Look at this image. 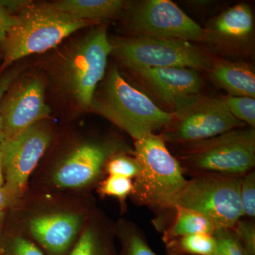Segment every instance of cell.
<instances>
[{"instance_id": "26", "label": "cell", "mask_w": 255, "mask_h": 255, "mask_svg": "<svg viewBox=\"0 0 255 255\" xmlns=\"http://www.w3.org/2000/svg\"><path fill=\"white\" fill-rule=\"evenodd\" d=\"M243 216L248 219H255V172L252 170L241 178L240 187Z\"/></svg>"}, {"instance_id": "15", "label": "cell", "mask_w": 255, "mask_h": 255, "mask_svg": "<svg viewBox=\"0 0 255 255\" xmlns=\"http://www.w3.org/2000/svg\"><path fill=\"white\" fill-rule=\"evenodd\" d=\"M81 224V217L75 213H51L30 220L28 229L33 237L47 250L61 254L71 246Z\"/></svg>"}, {"instance_id": "10", "label": "cell", "mask_w": 255, "mask_h": 255, "mask_svg": "<svg viewBox=\"0 0 255 255\" xmlns=\"http://www.w3.org/2000/svg\"><path fill=\"white\" fill-rule=\"evenodd\" d=\"M43 80L36 75L18 77L0 100L4 140L17 136L28 128L49 117Z\"/></svg>"}, {"instance_id": "4", "label": "cell", "mask_w": 255, "mask_h": 255, "mask_svg": "<svg viewBox=\"0 0 255 255\" xmlns=\"http://www.w3.org/2000/svg\"><path fill=\"white\" fill-rule=\"evenodd\" d=\"M176 157L191 176L219 174L242 176L254 169L255 129L240 128L221 135L182 145Z\"/></svg>"}, {"instance_id": "11", "label": "cell", "mask_w": 255, "mask_h": 255, "mask_svg": "<svg viewBox=\"0 0 255 255\" xmlns=\"http://www.w3.org/2000/svg\"><path fill=\"white\" fill-rule=\"evenodd\" d=\"M129 26L136 36L201 41L203 28L173 1L147 0L130 10Z\"/></svg>"}, {"instance_id": "3", "label": "cell", "mask_w": 255, "mask_h": 255, "mask_svg": "<svg viewBox=\"0 0 255 255\" xmlns=\"http://www.w3.org/2000/svg\"><path fill=\"white\" fill-rule=\"evenodd\" d=\"M94 112L115 124L137 140L155 130L166 129L175 115L161 110L145 94L134 88L114 67L99 93L95 94Z\"/></svg>"}, {"instance_id": "32", "label": "cell", "mask_w": 255, "mask_h": 255, "mask_svg": "<svg viewBox=\"0 0 255 255\" xmlns=\"http://www.w3.org/2000/svg\"><path fill=\"white\" fill-rule=\"evenodd\" d=\"M4 171H3L2 153L0 147V187L4 185Z\"/></svg>"}, {"instance_id": "7", "label": "cell", "mask_w": 255, "mask_h": 255, "mask_svg": "<svg viewBox=\"0 0 255 255\" xmlns=\"http://www.w3.org/2000/svg\"><path fill=\"white\" fill-rule=\"evenodd\" d=\"M113 48L105 27L97 28L78 42L63 60L61 78L64 86L85 110L91 107Z\"/></svg>"}, {"instance_id": "25", "label": "cell", "mask_w": 255, "mask_h": 255, "mask_svg": "<svg viewBox=\"0 0 255 255\" xmlns=\"http://www.w3.org/2000/svg\"><path fill=\"white\" fill-rule=\"evenodd\" d=\"M214 236L216 241L215 255H248L232 229L216 230Z\"/></svg>"}, {"instance_id": "24", "label": "cell", "mask_w": 255, "mask_h": 255, "mask_svg": "<svg viewBox=\"0 0 255 255\" xmlns=\"http://www.w3.org/2000/svg\"><path fill=\"white\" fill-rule=\"evenodd\" d=\"M134 191L132 179L120 176L109 175L101 182L98 192L102 196H110L118 199L124 204Z\"/></svg>"}, {"instance_id": "13", "label": "cell", "mask_w": 255, "mask_h": 255, "mask_svg": "<svg viewBox=\"0 0 255 255\" xmlns=\"http://www.w3.org/2000/svg\"><path fill=\"white\" fill-rule=\"evenodd\" d=\"M149 91L177 114L200 97L203 80L196 70L185 68H132Z\"/></svg>"}, {"instance_id": "30", "label": "cell", "mask_w": 255, "mask_h": 255, "mask_svg": "<svg viewBox=\"0 0 255 255\" xmlns=\"http://www.w3.org/2000/svg\"><path fill=\"white\" fill-rule=\"evenodd\" d=\"M16 22V14L0 1V46L4 41L6 33Z\"/></svg>"}, {"instance_id": "27", "label": "cell", "mask_w": 255, "mask_h": 255, "mask_svg": "<svg viewBox=\"0 0 255 255\" xmlns=\"http://www.w3.org/2000/svg\"><path fill=\"white\" fill-rule=\"evenodd\" d=\"M233 231L248 255H255V223L254 220L241 219L233 228Z\"/></svg>"}, {"instance_id": "18", "label": "cell", "mask_w": 255, "mask_h": 255, "mask_svg": "<svg viewBox=\"0 0 255 255\" xmlns=\"http://www.w3.org/2000/svg\"><path fill=\"white\" fill-rule=\"evenodd\" d=\"M216 231L214 225L205 216L194 210L177 206L172 220L162 231V240L167 244L177 238L190 235L198 233L214 235Z\"/></svg>"}, {"instance_id": "9", "label": "cell", "mask_w": 255, "mask_h": 255, "mask_svg": "<svg viewBox=\"0 0 255 255\" xmlns=\"http://www.w3.org/2000/svg\"><path fill=\"white\" fill-rule=\"evenodd\" d=\"M52 140L46 124L38 122L17 136L0 143L6 188L15 201L26 189L28 177L44 155Z\"/></svg>"}, {"instance_id": "16", "label": "cell", "mask_w": 255, "mask_h": 255, "mask_svg": "<svg viewBox=\"0 0 255 255\" xmlns=\"http://www.w3.org/2000/svg\"><path fill=\"white\" fill-rule=\"evenodd\" d=\"M210 76L230 96L255 98V75L249 65L225 60L213 61Z\"/></svg>"}, {"instance_id": "33", "label": "cell", "mask_w": 255, "mask_h": 255, "mask_svg": "<svg viewBox=\"0 0 255 255\" xmlns=\"http://www.w3.org/2000/svg\"><path fill=\"white\" fill-rule=\"evenodd\" d=\"M167 255H186L184 254H182V253H178V252H176L173 251L172 249H169V248H167Z\"/></svg>"}, {"instance_id": "5", "label": "cell", "mask_w": 255, "mask_h": 255, "mask_svg": "<svg viewBox=\"0 0 255 255\" xmlns=\"http://www.w3.org/2000/svg\"><path fill=\"white\" fill-rule=\"evenodd\" d=\"M113 51L128 69L185 68L209 71L214 59L191 41L136 36L112 43Z\"/></svg>"}, {"instance_id": "17", "label": "cell", "mask_w": 255, "mask_h": 255, "mask_svg": "<svg viewBox=\"0 0 255 255\" xmlns=\"http://www.w3.org/2000/svg\"><path fill=\"white\" fill-rule=\"evenodd\" d=\"M52 5L76 19L95 22L115 17L122 12L125 2L121 0H63Z\"/></svg>"}, {"instance_id": "22", "label": "cell", "mask_w": 255, "mask_h": 255, "mask_svg": "<svg viewBox=\"0 0 255 255\" xmlns=\"http://www.w3.org/2000/svg\"><path fill=\"white\" fill-rule=\"evenodd\" d=\"M141 167L134 155L126 152H117L107 160L105 172L109 175L120 176L136 179L140 174Z\"/></svg>"}, {"instance_id": "21", "label": "cell", "mask_w": 255, "mask_h": 255, "mask_svg": "<svg viewBox=\"0 0 255 255\" xmlns=\"http://www.w3.org/2000/svg\"><path fill=\"white\" fill-rule=\"evenodd\" d=\"M117 232L122 240L123 255H157L149 246L144 233L133 223L121 222Z\"/></svg>"}, {"instance_id": "12", "label": "cell", "mask_w": 255, "mask_h": 255, "mask_svg": "<svg viewBox=\"0 0 255 255\" xmlns=\"http://www.w3.org/2000/svg\"><path fill=\"white\" fill-rule=\"evenodd\" d=\"M134 155L132 149L119 138L92 140L77 146L54 171L53 182L60 188H80L101 177L107 160L117 152Z\"/></svg>"}, {"instance_id": "29", "label": "cell", "mask_w": 255, "mask_h": 255, "mask_svg": "<svg viewBox=\"0 0 255 255\" xmlns=\"http://www.w3.org/2000/svg\"><path fill=\"white\" fill-rule=\"evenodd\" d=\"M20 73H21V70L18 67L11 66L5 70L2 73H0V100L8 87L18 78ZM4 140L2 121L0 114V143L4 141Z\"/></svg>"}, {"instance_id": "28", "label": "cell", "mask_w": 255, "mask_h": 255, "mask_svg": "<svg viewBox=\"0 0 255 255\" xmlns=\"http://www.w3.org/2000/svg\"><path fill=\"white\" fill-rule=\"evenodd\" d=\"M2 255H46L26 238L14 237L6 243Z\"/></svg>"}, {"instance_id": "19", "label": "cell", "mask_w": 255, "mask_h": 255, "mask_svg": "<svg viewBox=\"0 0 255 255\" xmlns=\"http://www.w3.org/2000/svg\"><path fill=\"white\" fill-rule=\"evenodd\" d=\"M166 245L167 248L186 255H215L216 251L214 235L207 233L184 236Z\"/></svg>"}, {"instance_id": "1", "label": "cell", "mask_w": 255, "mask_h": 255, "mask_svg": "<svg viewBox=\"0 0 255 255\" xmlns=\"http://www.w3.org/2000/svg\"><path fill=\"white\" fill-rule=\"evenodd\" d=\"M134 156L141 171L133 180L132 200L151 210L156 216L154 225L163 231L166 223L167 227L172 220L187 184L184 170L169 152L164 139L155 133L135 140Z\"/></svg>"}, {"instance_id": "8", "label": "cell", "mask_w": 255, "mask_h": 255, "mask_svg": "<svg viewBox=\"0 0 255 255\" xmlns=\"http://www.w3.org/2000/svg\"><path fill=\"white\" fill-rule=\"evenodd\" d=\"M161 134L164 141L185 145L244 127L246 124L230 113L222 99L200 96L181 112Z\"/></svg>"}, {"instance_id": "23", "label": "cell", "mask_w": 255, "mask_h": 255, "mask_svg": "<svg viewBox=\"0 0 255 255\" xmlns=\"http://www.w3.org/2000/svg\"><path fill=\"white\" fill-rule=\"evenodd\" d=\"M230 113L250 127H255V99L228 95L222 98Z\"/></svg>"}, {"instance_id": "31", "label": "cell", "mask_w": 255, "mask_h": 255, "mask_svg": "<svg viewBox=\"0 0 255 255\" xmlns=\"http://www.w3.org/2000/svg\"><path fill=\"white\" fill-rule=\"evenodd\" d=\"M14 202H15L14 199L4 185L0 187V226L4 217L5 210Z\"/></svg>"}, {"instance_id": "2", "label": "cell", "mask_w": 255, "mask_h": 255, "mask_svg": "<svg viewBox=\"0 0 255 255\" xmlns=\"http://www.w3.org/2000/svg\"><path fill=\"white\" fill-rule=\"evenodd\" d=\"M95 22L78 20L58 11L52 4L29 1L16 13V22L0 46V73L17 60L55 48L67 37Z\"/></svg>"}, {"instance_id": "20", "label": "cell", "mask_w": 255, "mask_h": 255, "mask_svg": "<svg viewBox=\"0 0 255 255\" xmlns=\"http://www.w3.org/2000/svg\"><path fill=\"white\" fill-rule=\"evenodd\" d=\"M106 230L91 224L82 233L70 255H109Z\"/></svg>"}, {"instance_id": "14", "label": "cell", "mask_w": 255, "mask_h": 255, "mask_svg": "<svg viewBox=\"0 0 255 255\" xmlns=\"http://www.w3.org/2000/svg\"><path fill=\"white\" fill-rule=\"evenodd\" d=\"M254 17L249 5L228 8L203 28L201 41L223 55L247 51L253 41Z\"/></svg>"}, {"instance_id": "6", "label": "cell", "mask_w": 255, "mask_h": 255, "mask_svg": "<svg viewBox=\"0 0 255 255\" xmlns=\"http://www.w3.org/2000/svg\"><path fill=\"white\" fill-rule=\"evenodd\" d=\"M242 177L219 174L192 176L187 180L177 206L205 216L216 230L233 229L243 217L240 199Z\"/></svg>"}]
</instances>
